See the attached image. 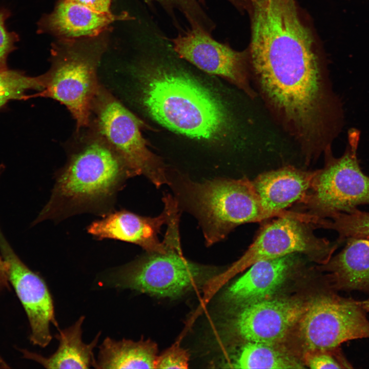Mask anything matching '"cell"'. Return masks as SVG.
Segmentation results:
<instances>
[{
	"instance_id": "cell-1",
	"label": "cell",
	"mask_w": 369,
	"mask_h": 369,
	"mask_svg": "<svg viewBox=\"0 0 369 369\" xmlns=\"http://www.w3.org/2000/svg\"><path fill=\"white\" fill-rule=\"evenodd\" d=\"M130 70L139 102L162 126L204 141L221 139L230 131L231 116L221 100L179 66L149 59Z\"/></svg>"
},
{
	"instance_id": "cell-2",
	"label": "cell",
	"mask_w": 369,
	"mask_h": 369,
	"mask_svg": "<svg viewBox=\"0 0 369 369\" xmlns=\"http://www.w3.org/2000/svg\"><path fill=\"white\" fill-rule=\"evenodd\" d=\"M73 139L51 198L33 225L82 212L105 211L126 179L135 176L119 155L91 127L76 131Z\"/></svg>"
},
{
	"instance_id": "cell-3",
	"label": "cell",
	"mask_w": 369,
	"mask_h": 369,
	"mask_svg": "<svg viewBox=\"0 0 369 369\" xmlns=\"http://www.w3.org/2000/svg\"><path fill=\"white\" fill-rule=\"evenodd\" d=\"M169 215L163 240L165 253H148L113 272L110 283L159 297L174 298L195 287H201L215 277L213 268L191 262L182 255L179 232L178 203L168 201Z\"/></svg>"
},
{
	"instance_id": "cell-4",
	"label": "cell",
	"mask_w": 369,
	"mask_h": 369,
	"mask_svg": "<svg viewBox=\"0 0 369 369\" xmlns=\"http://www.w3.org/2000/svg\"><path fill=\"white\" fill-rule=\"evenodd\" d=\"M77 39H60L53 46L44 89L26 96L50 98L64 105L75 121L76 131L89 125L92 102L100 85L98 68L105 49L98 40Z\"/></svg>"
},
{
	"instance_id": "cell-5",
	"label": "cell",
	"mask_w": 369,
	"mask_h": 369,
	"mask_svg": "<svg viewBox=\"0 0 369 369\" xmlns=\"http://www.w3.org/2000/svg\"><path fill=\"white\" fill-rule=\"evenodd\" d=\"M184 188L207 245L222 240L240 224L268 218L252 181L246 178L188 180Z\"/></svg>"
},
{
	"instance_id": "cell-6",
	"label": "cell",
	"mask_w": 369,
	"mask_h": 369,
	"mask_svg": "<svg viewBox=\"0 0 369 369\" xmlns=\"http://www.w3.org/2000/svg\"><path fill=\"white\" fill-rule=\"evenodd\" d=\"M359 139V131L352 128L340 157H334L329 149L325 151V165L316 171L311 187L301 200L319 220L369 204V177L362 171L357 157Z\"/></svg>"
},
{
	"instance_id": "cell-7",
	"label": "cell",
	"mask_w": 369,
	"mask_h": 369,
	"mask_svg": "<svg viewBox=\"0 0 369 369\" xmlns=\"http://www.w3.org/2000/svg\"><path fill=\"white\" fill-rule=\"evenodd\" d=\"M143 125L100 83L92 102L89 126L108 142L135 175H144L159 187L168 183V180L162 164L147 148L140 131Z\"/></svg>"
},
{
	"instance_id": "cell-8",
	"label": "cell",
	"mask_w": 369,
	"mask_h": 369,
	"mask_svg": "<svg viewBox=\"0 0 369 369\" xmlns=\"http://www.w3.org/2000/svg\"><path fill=\"white\" fill-rule=\"evenodd\" d=\"M360 300L332 293L318 296L306 306L299 332L309 351L336 350L343 342L369 338V320Z\"/></svg>"
},
{
	"instance_id": "cell-9",
	"label": "cell",
	"mask_w": 369,
	"mask_h": 369,
	"mask_svg": "<svg viewBox=\"0 0 369 369\" xmlns=\"http://www.w3.org/2000/svg\"><path fill=\"white\" fill-rule=\"evenodd\" d=\"M302 217L286 213L263 226L242 257L227 272L229 277L262 260L303 253L326 262L343 243L330 242L313 232L312 225Z\"/></svg>"
},
{
	"instance_id": "cell-10",
	"label": "cell",
	"mask_w": 369,
	"mask_h": 369,
	"mask_svg": "<svg viewBox=\"0 0 369 369\" xmlns=\"http://www.w3.org/2000/svg\"><path fill=\"white\" fill-rule=\"evenodd\" d=\"M174 51L181 58L211 74L221 76L251 96L250 67L247 49L238 51L214 39L209 32L197 25L172 39Z\"/></svg>"
},
{
	"instance_id": "cell-11",
	"label": "cell",
	"mask_w": 369,
	"mask_h": 369,
	"mask_svg": "<svg viewBox=\"0 0 369 369\" xmlns=\"http://www.w3.org/2000/svg\"><path fill=\"white\" fill-rule=\"evenodd\" d=\"M0 253L6 274L27 315L34 345L45 347L52 340L50 326L58 327L51 295L44 279L18 257L0 228Z\"/></svg>"
},
{
	"instance_id": "cell-12",
	"label": "cell",
	"mask_w": 369,
	"mask_h": 369,
	"mask_svg": "<svg viewBox=\"0 0 369 369\" xmlns=\"http://www.w3.org/2000/svg\"><path fill=\"white\" fill-rule=\"evenodd\" d=\"M307 305L295 301L266 299L240 306L232 318V332L246 341L274 344L298 323Z\"/></svg>"
},
{
	"instance_id": "cell-13",
	"label": "cell",
	"mask_w": 369,
	"mask_h": 369,
	"mask_svg": "<svg viewBox=\"0 0 369 369\" xmlns=\"http://www.w3.org/2000/svg\"><path fill=\"white\" fill-rule=\"evenodd\" d=\"M163 202V212L157 217H144L127 211L115 212L92 223L88 231L98 239L110 238L132 243L148 253H165V245L157 236L169 215V206Z\"/></svg>"
},
{
	"instance_id": "cell-14",
	"label": "cell",
	"mask_w": 369,
	"mask_h": 369,
	"mask_svg": "<svg viewBox=\"0 0 369 369\" xmlns=\"http://www.w3.org/2000/svg\"><path fill=\"white\" fill-rule=\"evenodd\" d=\"M127 13L100 12L84 5L61 0L53 11L42 17L38 31L63 39L89 38L99 36L114 22L126 20Z\"/></svg>"
},
{
	"instance_id": "cell-15",
	"label": "cell",
	"mask_w": 369,
	"mask_h": 369,
	"mask_svg": "<svg viewBox=\"0 0 369 369\" xmlns=\"http://www.w3.org/2000/svg\"><path fill=\"white\" fill-rule=\"evenodd\" d=\"M295 254L257 262L227 288L224 296L239 306L270 298L281 286Z\"/></svg>"
},
{
	"instance_id": "cell-16",
	"label": "cell",
	"mask_w": 369,
	"mask_h": 369,
	"mask_svg": "<svg viewBox=\"0 0 369 369\" xmlns=\"http://www.w3.org/2000/svg\"><path fill=\"white\" fill-rule=\"evenodd\" d=\"M315 172L288 167L263 173L252 181L261 206L268 218L278 215L304 198Z\"/></svg>"
},
{
	"instance_id": "cell-17",
	"label": "cell",
	"mask_w": 369,
	"mask_h": 369,
	"mask_svg": "<svg viewBox=\"0 0 369 369\" xmlns=\"http://www.w3.org/2000/svg\"><path fill=\"white\" fill-rule=\"evenodd\" d=\"M343 250L323 266L335 289L369 292V239H347Z\"/></svg>"
},
{
	"instance_id": "cell-18",
	"label": "cell",
	"mask_w": 369,
	"mask_h": 369,
	"mask_svg": "<svg viewBox=\"0 0 369 369\" xmlns=\"http://www.w3.org/2000/svg\"><path fill=\"white\" fill-rule=\"evenodd\" d=\"M85 316H81L71 326L59 330L55 337L59 341L56 351L48 357L21 350L24 358L39 363L47 368H88L94 367L96 362L93 349L100 337L99 332L89 344L82 340V325Z\"/></svg>"
},
{
	"instance_id": "cell-19",
	"label": "cell",
	"mask_w": 369,
	"mask_h": 369,
	"mask_svg": "<svg viewBox=\"0 0 369 369\" xmlns=\"http://www.w3.org/2000/svg\"><path fill=\"white\" fill-rule=\"evenodd\" d=\"M156 344L151 340L134 341L106 337L99 346L96 368H155Z\"/></svg>"
},
{
	"instance_id": "cell-20",
	"label": "cell",
	"mask_w": 369,
	"mask_h": 369,
	"mask_svg": "<svg viewBox=\"0 0 369 369\" xmlns=\"http://www.w3.org/2000/svg\"><path fill=\"white\" fill-rule=\"evenodd\" d=\"M231 367L235 368H302L294 358L273 344L246 341L232 356Z\"/></svg>"
},
{
	"instance_id": "cell-21",
	"label": "cell",
	"mask_w": 369,
	"mask_h": 369,
	"mask_svg": "<svg viewBox=\"0 0 369 369\" xmlns=\"http://www.w3.org/2000/svg\"><path fill=\"white\" fill-rule=\"evenodd\" d=\"M45 86L44 74L31 77L19 70L0 69V110L10 100L26 99L28 90L40 91Z\"/></svg>"
},
{
	"instance_id": "cell-22",
	"label": "cell",
	"mask_w": 369,
	"mask_h": 369,
	"mask_svg": "<svg viewBox=\"0 0 369 369\" xmlns=\"http://www.w3.org/2000/svg\"><path fill=\"white\" fill-rule=\"evenodd\" d=\"M329 220H323L321 225L336 231L338 239L345 242L350 238L369 239V212L358 209L351 213L337 214Z\"/></svg>"
},
{
	"instance_id": "cell-23",
	"label": "cell",
	"mask_w": 369,
	"mask_h": 369,
	"mask_svg": "<svg viewBox=\"0 0 369 369\" xmlns=\"http://www.w3.org/2000/svg\"><path fill=\"white\" fill-rule=\"evenodd\" d=\"M331 351H309L305 356V364L313 369L352 368L342 355H333Z\"/></svg>"
},
{
	"instance_id": "cell-24",
	"label": "cell",
	"mask_w": 369,
	"mask_h": 369,
	"mask_svg": "<svg viewBox=\"0 0 369 369\" xmlns=\"http://www.w3.org/2000/svg\"><path fill=\"white\" fill-rule=\"evenodd\" d=\"M10 15V11L8 9H0V69H8L7 57L15 50V43L19 40L16 33L9 32L6 28L5 22Z\"/></svg>"
},
{
	"instance_id": "cell-25",
	"label": "cell",
	"mask_w": 369,
	"mask_h": 369,
	"mask_svg": "<svg viewBox=\"0 0 369 369\" xmlns=\"http://www.w3.org/2000/svg\"><path fill=\"white\" fill-rule=\"evenodd\" d=\"M188 353L178 346H173L158 356L155 368H187Z\"/></svg>"
},
{
	"instance_id": "cell-26",
	"label": "cell",
	"mask_w": 369,
	"mask_h": 369,
	"mask_svg": "<svg viewBox=\"0 0 369 369\" xmlns=\"http://www.w3.org/2000/svg\"><path fill=\"white\" fill-rule=\"evenodd\" d=\"M147 3H157L168 9H177L184 15L192 13L197 8L196 0H144Z\"/></svg>"
},
{
	"instance_id": "cell-27",
	"label": "cell",
	"mask_w": 369,
	"mask_h": 369,
	"mask_svg": "<svg viewBox=\"0 0 369 369\" xmlns=\"http://www.w3.org/2000/svg\"><path fill=\"white\" fill-rule=\"evenodd\" d=\"M74 2L95 11L102 13H110L112 0H67Z\"/></svg>"
},
{
	"instance_id": "cell-28",
	"label": "cell",
	"mask_w": 369,
	"mask_h": 369,
	"mask_svg": "<svg viewBox=\"0 0 369 369\" xmlns=\"http://www.w3.org/2000/svg\"><path fill=\"white\" fill-rule=\"evenodd\" d=\"M4 169L3 165H0V176ZM9 282L6 274V267L5 261L0 254V290L9 289Z\"/></svg>"
},
{
	"instance_id": "cell-29",
	"label": "cell",
	"mask_w": 369,
	"mask_h": 369,
	"mask_svg": "<svg viewBox=\"0 0 369 369\" xmlns=\"http://www.w3.org/2000/svg\"><path fill=\"white\" fill-rule=\"evenodd\" d=\"M200 1L203 2L204 0H199ZM233 5H234L239 10L242 11L244 10V4L243 0H228Z\"/></svg>"
},
{
	"instance_id": "cell-30",
	"label": "cell",
	"mask_w": 369,
	"mask_h": 369,
	"mask_svg": "<svg viewBox=\"0 0 369 369\" xmlns=\"http://www.w3.org/2000/svg\"><path fill=\"white\" fill-rule=\"evenodd\" d=\"M361 304L366 312H369V297L366 299L360 301Z\"/></svg>"
},
{
	"instance_id": "cell-31",
	"label": "cell",
	"mask_w": 369,
	"mask_h": 369,
	"mask_svg": "<svg viewBox=\"0 0 369 369\" xmlns=\"http://www.w3.org/2000/svg\"><path fill=\"white\" fill-rule=\"evenodd\" d=\"M9 368V365L0 356V368Z\"/></svg>"
}]
</instances>
